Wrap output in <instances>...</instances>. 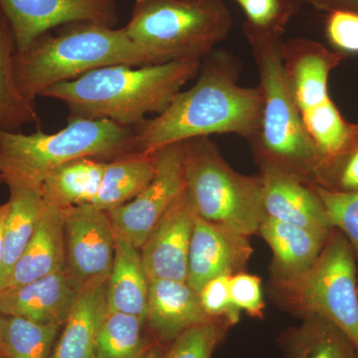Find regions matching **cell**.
<instances>
[{
	"instance_id": "52a82bcc",
	"label": "cell",
	"mask_w": 358,
	"mask_h": 358,
	"mask_svg": "<svg viewBox=\"0 0 358 358\" xmlns=\"http://www.w3.org/2000/svg\"><path fill=\"white\" fill-rule=\"evenodd\" d=\"M186 189L197 215L245 236L265 218L261 176H244L223 159L209 136L185 141Z\"/></svg>"
},
{
	"instance_id": "4dcf8cb0",
	"label": "cell",
	"mask_w": 358,
	"mask_h": 358,
	"mask_svg": "<svg viewBox=\"0 0 358 358\" xmlns=\"http://www.w3.org/2000/svg\"><path fill=\"white\" fill-rule=\"evenodd\" d=\"M322 200L334 228L341 231L352 245L358 265V192H336L310 183Z\"/></svg>"
},
{
	"instance_id": "f35d334b",
	"label": "cell",
	"mask_w": 358,
	"mask_h": 358,
	"mask_svg": "<svg viewBox=\"0 0 358 358\" xmlns=\"http://www.w3.org/2000/svg\"><path fill=\"white\" fill-rule=\"evenodd\" d=\"M143 358H164L160 355L159 350L155 348H148V352L143 355Z\"/></svg>"
},
{
	"instance_id": "9a60e30c",
	"label": "cell",
	"mask_w": 358,
	"mask_h": 358,
	"mask_svg": "<svg viewBox=\"0 0 358 358\" xmlns=\"http://www.w3.org/2000/svg\"><path fill=\"white\" fill-rule=\"evenodd\" d=\"M79 293L64 271L0 292V315L62 327Z\"/></svg>"
},
{
	"instance_id": "b9f144b4",
	"label": "cell",
	"mask_w": 358,
	"mask_h": 358,
	"mask_svg": "<svg viewBox=\"0 0 358 358\" xmlns=\"http://www.w3.org/2000/svg\"><path fill=\"white\" fill-rule=\"evenodd\" d=\"M0 180H1V178H0Z\"/></svg>"
},
{
	"instance_id": "ba28073f",
	"label": "cell",
	"mask_w": 358,
	"mask_h": 358,
	"mask_svg": "<svg viewBox=\"0 0 358 358\" xmlns=\"http://www.w3.org/2000/svg\"><path fill=\"white\" fill-rule=\"evenodd\" d=\"M357 268L352 245L334 228L312 267L296 277L273 282V289L289 310L333 322L358 350Z\"/></svg>"
},
{
	"instance_id": "83f0119b",
	"label": "cell",
	"mask_w": 358,
	"mask_h": 358,
	"mask_svg": "<svg viewBox=\"0 0 358 358\" xmlns=\"http://www.w3.org/2000/svg\"><path fill=\"white\" fill-rule=\"evenodd\" d=\"M145 320L108 307L103 317L94 358H143L148 352L143 339Z\"/></svg>"
},
{
	"instance_id": "ac0fdd59",
	"label": "cell",
	"mask_w": 358,
	"mask_h": 358,
	"mask_svg": "<svg viewBox=\"0 0 358 358\" xmlns=\"http://www.w3.org/2000/svg\"><path fill=\"white\" fill-rule=\"evenodd\" d=\"M63 229L64 209L46 203L36 230L17 262L14 265L3 289L14 288L63 271Z\"/></svg>"
},
{
	"instance_id": "8992f818",
	"label": "cell",
	"mask_w": 358,
	"mask_h": 358,
	"mask_svg": "<svg viewBox=\"0 0 358 358\" xmlns=\"http://www.w3.org/2000/svg\"><path fill=\"white\" fill-rule=\"evenodd\" d=\"M232 25L221 0H136L124 28L159 65L203 60L227 38Z\"/></svg>"
},
{
	"instance_id": "ab89813d",
	"label": "cell",
	"mask_w": 358,
	"mask_h": 358,
	"mask_svg": "<svg viewBox=\"0 0 358 358\" xmlns=\"http://www.w3.org/2000/svg\"><path fill=\"white\" fill-rule=\"evenodd\" d=\"M0 358H4V357H2V355H0Z\"/></svg>"
},
{
	"instance_id": "d590c367",
	"label": "cell",
	"mask_w": 358,
	"mask_h": 358,
	"mask_svg": "<svg viewBox=\"0 0 358 358\" xmlns=\"http://www.w3.org/2000/svg\"><path fill=\"white\" fill-rule=\"evenodd\" d=\"M326 34L338 52L358 54V13L345 10L329 13Z\"/></svg>"
},
{
	"instance_id": "603a6c76",
	"label": "cell",
	"mask_w": 358,
	"mask_h": 358,
	"mask_svg": "<svg viewBox=\"0 0 358 358\" xmlns=\"http://www.w3.org/2000/svg\"><path fill=\"white\" fill-rule=\"evenodd\" d=\"M107 162L83 157L56 167L39 185L45 201L61 209L91 204L100 190Z\"/></svg>"
},
{
	"instance_id": "277c9868",
	"label": "cell",
	"mask_w": 358,
	"mask_h": 358,
	"mask_svg": "<svg viewBox=\"0 0 358 358\" xmlns=\"http://www.w3.org/2000/svg\"><path fill=\"white\" fill-rule=\"evenodd\" d=\"M157 65L129 38L124 28L93 22L73 23L58 35L44 34L14 54V74L20 93L35 102L45 90L100 68Z\"/></svg>"
},
{
	"instance_id": "f1b7e54d",
	"label": "cell",
	"mask_w": 358,
	"mask_h": 358,
	"mask_svg": "<svg viewBox=\"0 0 358 358\" xmlns=\"http://www.w3.org/2000/svg\"><path fill=\"white\" fill-rule=\"evenodd\" d=\"M301 115L306 131L322 155L320 164L341 154L358 128V124L345 120L331 99Z\"/></svg>"
},
{
	"instance_id": "9c48e42d",
	"label": "cell",
	"mask_w": 358,
	"mask_h": 358,
	"mask_svg": "<svg viewBox=\"0 0 358 358\" xmlns=\"http://www.w3.org/2000/svg\"><path fill=\"white\" fill-rule=\"evenodd\" d=\"M64 273L78 293L109 280L115 233L107 212L84 204L64 209Z\"/></svg>"
},
{
	"instance_id": "7402d4cb",
	"label": "cell",
	"mask_w": 358,
	"mask_h": 358,
	"mask_svg": "<svg viewBox=\"0 0 358 358\" xmlns=\"http://www.w3.org/2000/svg\"><path fill=\"white\" fill-rule=\"evenodd\" d=\"M114 265L107 282L108 307L147 322L148 278L140 249L117 236Z\"/></svg>"
},
{
	"instance_id": "d6986e66",
	"label": "cell",
	"mask_w": 358,
	"mask_h": 358,
	"mask_svg": "<svg viewBox=\"0 0 358 358\" xmlns=\"http://www.w3.org/2000/svg\"><path fill=\"white\" fill-rule=\"evenodd\" d=\"M259 234L273 251L272 282H281L303 274L319 258L327 238L306 228L265 216Z\"/></svg>"
},
{
	"instance_id": "1f68e13d",
	"label": "cell",
	"mask_w": 358,
	"mask_h": 358,
	"mask_svg": "<svg viewBox=\"0 0 358 358\" xmlns=\"http://www.w3.org/2000/svg\"><path fill=\"white\" fill-rule=\"evenodd\" d=\"M246 14L244 23L264 32L284 33L289 21L298 13L299 0H236Z\"/></svg>"
},
{
	"instance_id": "6da1fadb",
	"label": "cell",
	"mask_w": 358,
	"mask_h": 358,
	"mask_svg": "<svg viewBox=\"0 0 358 358\" xmlns=\"http://www.w3.org/2000/svg\"><path fill=\"white\" fill-rule=\"evenodd\" d=\"M194 86L174 96L154 119L134 127L136 152L152 155L171 143L215 134H236L248 140L260 128V88L240 86L241 63L226 51L203 59Z\"/></svg>"
},
{
	"instance_id": "e0dca14e",
	"label": "cell",
	"mask_w": 358,
	"mask_h": 358,
	"mask_svg": "<svg viewBox=\"0 0 358 358\" xmlns=\"http://www.w3.org/2000/svg\"><path fill=\"white\" fill-rule=\"evenodd\" d=\"M147 320L159 338L167 341L190 327L215 320L204 312L199 293L187 282L155 279L148 282Z\"/></svg>"
},
{
	"instance_id": "8d00e7d4",
	"label": "cell",
	"mask_w": 358,
	"mask_h": 358,
	"mask_svg": "<svg viewBox=\"0 0 358 358\" xmlns=\"http://www.w3.org/2000/svg\"><path fill=\"white\" fill-rule=\"evenodd\" d=\"M301 4H308L327 13L345 10L358 13V0H299Z\"/></svg>"
},
{
	"instance_id": "30bf717a",
	"label": "cell",
	"mask_w": 358,
	"mask_h": 358,
	"mask_svg": "<svg viewBox=\"0 0 358 358\" xmlns=\"http://www.w3.org/2000/svg\"><path fill=\"white\" fill-rule=\"evenodd\" d=\"M152 155L155 162L152 181L128 203L107 212L115 235L138 249L186 188L185 141L171 143Z\"/></svg>"
},
{
	"instance_id": "44dd1931",
	"label": "cell",
	"mask_w": 358,
	"mask_h": 358,
	"mask_svg": "<svg viewBox=\"0 0 358 358\" xmlns=\"http://www.w3.org/2000/svg\"><path fill=\"white\" fill-rule=\"evenodd\" d=\"M8 186V213L4 229V254L0 271V292L6 288L11 271L36 230L46 202L38 186L6 180Z\"/></svg>"
},
{
	"instance_id": "e575fe53",
	"label": "cell",
	"mask_w": 358,
	"mask_h": 358,
	"mask_svg": "<svg viewBox=\"0 0 358 358\" xmlns=\"http://www.w3.org/2000/svg\"><path fill=\"white\" fill-rule=\"evenodd\" d=\"M231 300L235 308L255 317H262L264 305L261 279L257 275L238 273L229 278Z\"/></svg>"
},
{
	"instance_id": "8fae6325",
	"label": "cell",
	"mask_w": 358,
	"mask_h": 358,
	"mask_svg": "<svg viewBox=\"0 0 358 358\" xmlns=\"http://www.w3.org/2000/svg\"><path fill=\"white\" fill-rule=\"evenodd\" d=\"M0 10L18 52L57 26L93 22L113 27L117 20L115 0H0Z\"/></svg>"
},
{
	"instance_id": "2e32d148",
	"label": "cell",
	"mask_w": 358,
	"mask_h": 358,
	"mask_svg": "<svg viewBox=\"0 0 358 358\" xmlns=\"http://www.w3.org/2000/svg\"><path fill=\"white\" fill-rule=\"evenodd\" d=\"M345 58V54L329 51L313 40L293 38L285 42V69L301 114L331 99L329 75Z\"/></svg>"
},
{
	"instance_id": "60d3db41",
	"label": "cell",
	"mask_w": 358,
	"mask_h": 358,
	"mask_svg": "<svg viewBox=\"0 0 358 358\" xmlns=\"http://www.w3.org/2000/svg\"><path fill=\"white\" fill-rule=\"evenodd\" d=\"M0 355H1V350H0Z\"/></svg>"
},
{
	"instance_id": "d6a6232c",
	"label": "cell",
	"mask_w": 358,
	"mask_h": 358,
	"mask_svg": "<svg viewBox=\"0 0 358 358\" xmlns=\"http://www.w3.org/2000/svg\"><path fill=\"white\" fill-rule=\"evenodd\" d=\"M223 322H205L186 329L174 339L164 358H211L214 348L223 336Z\"/></svg>"
},
{
	"instance_id": "5b68a950",
	"label": "cell",
	"mask_w": 358,
	"mask_h": 358,
	"mask_svg": "<svg viewBox=\"0 0 358 358\" xmlns=\"http://www.w3.org/2000/svg\"><path fill=\"white\" fill-rule=\"evenodd\" d=\"M134 129L110 120L72 117L57 133L0 129V178L38 186L45 176L83 157L106 162L136 155Z\"/></svg>"
},
{
	"instance_id": "d4e9b609",
	"label": "cell",
	"mask_w": 358,
	"mask_h": 358,
	"mask_svg": "<svg viewBox=\"0 0 358 358\" xmlns=\"http://www.w3.org/2000/svg\"><path fill=\"white\" fill-rule=\"evenodd\" d=\"M155 174L152 155H129L110 160L106 166L100 190L91 205L105 212L114 210L140 194Z\"/></svg>"
},
{
	"instance_id": "484cf974",
	"label": "cell",
	"mask_w": 358,
	"mask_h": 358,
	"mask_svg": "<svg viewBox=\"0 0 358 358\" xmlns=\"http://www.w3.org/2000/svg\"><path fill=\"white\" fill-rule=\"evenodd\" d=\"M15 52L13 31L0 10V129L9 131H20L25 124H40L35 102L25 98L16 84Z\"/></svg>"
},
{
	"instance_id": "cb8c5ba5",
	"label": "cell",
	"mask_w": 358,
	"mask_h": 358,
	"mask_svg": "<svg viewBox=\"0 0 358 358\" xmlns=\"http://www.w3.org/2000/svg\"><path fill=\"white\" fill-rule=\"evenodd\" d=\"M282 338L286 358H358L352 341L333 322L308 315Z\"/></svg>"
},
{
	"instance_id": "836d02e7",
	"label": "cell",
	"mask_w": 358,
	"mask_h": 358,
	"mask_svg": "<svg viewBox=\"0 0 358 358\" xmlns=\"http://www.w3.org/2000/svg\"><path fill=\"white\" fill-rule=\"evenodd\" d=\"M229 278L222 275L211 280L204 285L199 294L202 308L208 317L233 324L239 320L240 310L231 300Z\"/></svg>"
},
{
	"instance_id": "3957f363",
	"label": "cell",
	"mask_w": 358,
	"mask_h": 358,
	"mask_svg": "<svg viewBox=\"0 0 358 358\" xmlns=\"http://www.w3.org/2000/svg\"><path fill=\"white\" fill-rule=\"evenodd\" d=\"M260 78L263 114L248 143L259 166H268L315 182L322 155L308 136L284 66V33L264 32L243 24Z\"/></svg>"
},
{
	"instance_id": "ffe728a7",
	"label": "cell",
	"mask_w": 358,
	"mask_h": 358,
	"mask_svg": "<svg viewBox=\"0 0 358 358\" xmlns=\"http://www.w3.org/2000/svg\"><path fill=\"white\" fill-rule=\"evenodd\" d=\"M107 310V282L80 292L49 358H94Z\"/></svg>"
},
{
	"instance_id": "4316f807",
	"label": "cell",
	"mask_w": 358,
	"mask_h": 358,
	"mask_svg": "<svg viewBox=\"0 0 358 358\" xmlns=\"http://www.w3.org/2000/svg\"><path fill=\"white\" fill-rule=\"evenodd\" d=\"M61 327L0 315V350L4 358H49Z\"/></svg>"
},
{
	"instance_id": "7a4b0ae2",
	"label": "cell",
	"mask_w": 358,
	"mask_h": 358,
	"mask_svg": "<svg viewBox=\"0 0 358 358\" xmlns=\"http://www.w3.org/2000/svg\"><path fill=\"white\" fill-rule=\"evenodd\" d=\"M201 63L109 66L50 87L41 96L64 103L72 117L110 120L134 128L148 115L164 112L181 88L199 74Z\"/></svg>"
},
{
	"instance_id": "4fadbf2b",
	"label": "cell",
	"mask_w": 358,
	"mask_h": 358,
	"mask_svg": "<svg viewBox=\"0 0 358 358\" xmlns=\"http://www.w3.org/2000/svg\"><path fill=\"white\" fill-rule=\"evenodd\" d=\"M252 253L248 236L207 222L197 215L188 252L186 282L199 293L206 282L215 278L244 272Z\"/></svg>"
},
{
	"instance_id": "74e56055",
	"label": "cell",
	"mask_w": 358,
	"mask_h": 358,
	"mask_svg": "<svg viewBox=\"0 0 358 358\" xmlns=\"http://www.w3.org/2000/svg\"><path fill=\"white\" fill-rule=\"evenodd\" d=\"M8 209V202L0 205V271H1L2 262H3L4 229H6V221Z\"/></svg>"
},
{
	"instance_id": "f546056e",
	"label": "cell",
	"mask_w": 358,
	"mask_h": 358,
	"mask_svg": "<svg viewBox=\"0 0 358 358\" xmlns=\"http://www.w3.org/2000/svg\"><path fill=\"white\" fill-rule=\"evenodd\" d=\"M313 183L331 192H358V128L341 154L320 164Z\"/></svg>"
},
{
	"instance_id": "5bb4252c",
	"label": "cell",
	"mask_w": 358,
	"mask_h": 358,
	"mask_svg": "<svg viewBox=\"0 0 358 358\" xmlns=\"http://www.w3.org/2000/svg\"><path fill=\"white\" fill-rule=\"evenodd\" d=\"M266 216L329 237L334 227L310 183L293 174L261 166Z\"/></svg>"
},
{
	"instance_id": "7c38bea8",
	"label": "cell",
	"mask_w": 358,
	"mask_h": 358,
	"mask_svg": "<svg viewBox=\"0 0 358 358\" xmlns=\"http://www.w3.org/2000/svg\"><path fill=\"white\" fill-rule=\"evenodd\" d=\"M196 217L194 205L185 188L155 224L140 249L148 281H186L188 252Z\"/></svg>"
}]
</instances>
